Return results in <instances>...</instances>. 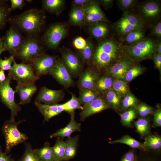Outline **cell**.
<instances>
[{
    "label": "cell",
    "mask_w": 161,
    "mask_h": 161,
    "mask_svg": "<svg viewBox=\"0 0 161 161\" xmlns=\"http://www.w3.org/2000/svg\"><path fill=\"white\" fill-rule=\"evenodd\" d=\"M45 18L42 10L32 8L15 18L13 26L30 35H34L40 32L44 25Z\"/></svg>",
    "instance_id": "6da1fadb"
},
{
    "label": "cell",
    "mask_w": 161,
    "mask_h": 161,
    "mask_svg": "<svg viewBox=\"0 0 161 161\" xmlns=\"http://www.w3.org/2000/svg\"><path fill=\"white\" fill-rule=\"evenodd\" d=\"M121 47L113 39L103 41L95 49L91 59L92 64L100 68L108 66L117 57L121 49Z\"/></svg>",
    "instance_id": "7a4b0ae2"
},
{
    "label": "cell",
    "mask_w": 161,
    "mask_h": 161,
    "mask_svg": "<svg viewBox=\"0 0 161 161\" xmlns=\"http://www.w3.org/2000/svg\"><path fill=\"white\" fill-rule=\"evenodd\" d=\"M25 121V120H22L16 122L10 120L4 123L2 130L5 138L6 149L4 153L6 154H8L14 147L25 143L28 139L27 135L21 133L18 128L19 124Z\"/></svg>",
    "instance_id": "3957f363"
},
{
    "label": "cell",
    "mask_w": 161,
    "mask_h": 161,
    "mask_svg": "<svg viewBox=\"0 0 161 161\" xmlns=\"http://www.w3.org/2000/svg\"><path fill=\"white\" fill-rule=\"evenodd\" d=\"M145 25V21L142 18L129 11L124 12L114 24V28L119 34L124 36L132 31L144 29Z\"/></svg>",
    "instance_id": "277c9868"
},
{
    "label": "cell",
    "mask_w": 161,
    "mask_h": 161,
    "mask_svg": "<svg viewBox=\"0 0 161 161\" xmlns=\"http://www.w3.org/2000/svg\"><path fill=\"white\" fill-rule=\"evenodd\" d=\"M13 63L8 74L12 80H16L18 84L35 83L39 78L36 75L31 64H17L15 60Z\"/></svg>",
    "instance_id": "5b68a950"
},
{
    "label": "cell",
    "mask_w": 161,
    "mask_h": 161,
    "mask_svg": "<svg viewBox=\"0 0 161 161\" xmlns=\"http://www.w3.org/2000/svg\"><path fill=\"white\" fill-rule=\"evenodd\" d=\"M156 42L150 38H144L132 45L127 46L125 50L127 54L135 59L141 60L151 57L156 51Z\"/></svg>",
    "instance_id": "8992f818"
},
{
    "label": "cell",
    "mask_w": 161,
    "mask_h": 161,
    "mask_svg": "<svg viewBox=\"0 0 161 161\" xmlns=\"http://www.w3.org/2000/svg\"><path fill=\"white\" fill-rule=\"evenodd\" d=\"M11 80V77L8 74L4 82L0 83V96L2 102L11 110L10 120L14 121L15 117L21 109L20 105L16 103L14 96L16 92L10 85Z\"/></svg>",
    "instance_id": "52a82bcc"
},
{
    "label": "cell",
    "mask_w": 161,
    "mask_h": 161,
    "mask_svg": "<svg viewBox=\"0 0 161 161\" xmlns=\"http://www.w3.org/2000/svg\"><path fill=\"white\" fill-rule=\"evenodd\" d=\"M42 48L39 41L34 38L24 40L16 57L24 62L31 64L38 56L43 53Z\"/></svg>",
    "instance_id": "ba28073f"
},
{
    "label": "cell",
    "mask_w": 161,
    "mask_h": 161,
    "mask_svg": "<svg viewBox=\"0 0 161 161\" xmlns=\"http://www.w3.org/2000/svg\"><path fill=\"white\" fill-rule=\"evenodd\" d=\"M68 29V25L66 23H57L52 24L44 35V43L51 48L56 49L67 35Z\"/></svg>",
    "instance_id": "9c48e42d"
},
{
    "label": "cell",
    "mask_w": 161,
    "mask_h": 161,
    "mask_svg": "<svg viewBox=\"0 0 161 161\" xmlns=\"http://www.w3.org/2000/svg\"><path fill=\"white\" fill-rule=\"evenodd\" d=\"M61 60L72 77H76L82 72V62L79 56L69 49H62Z\"/></svg>",
    "instance_id": "30bf717a"
},
{
    "label": "cell",
    "mask_w": 161,
    "mask_h": 161,
    "mask_svg": "<svg viewBox=\"0 0 161 161\" xmlns=\"http://www.w3.org/2000/svg\"><path fill=\"white\" fill-rule=\"evenodd\" d=\"M58 58L54 56L43 53L37 57L31 64L36 75L39 78L49 74Z\"/></svg>",
    "instance_id": "8fae6325"
},
{
    "label": "cell",
    "mask_w": 161,
    "mask_h": 161,
    "mask_svg": "<svg viewBox=\"0 0 161 161\" xmlns=\"http://www.w3.org/2000/svg\"><path fill=\"white\" fill-rule=\"evenodd\" d=\"M4 38L5 51H7L14 57H16L24 40L18 29L14 26L11 27L7 31Z\"/></svg>",
    "instance_id": "7c38bea8"
},
{
    "label": "cell",
    "mask_w": 161,
    "mask_h": 161,
    "mask_svg": "<svg viewBox=\"0 0 161 161\" xmlns=\"http://www.w3.org/2000/svg\"><path fill=\"white\" fill-rule=\"evenodd\" d=\"M49 74L66 88L74 85V82L61 59L58 58Z\"/></svg>",
    "instance_id": "4fadbf2b"
},
{
    "label": "cell",
    "mask_w": 161,
    "mask_h": 161,
    "mask_svg": "<svg viewBox=\"0 0 161 161\" xmlns=\"http://www.w3.org/2000/svg\"><path fill=\"white\" fill-rule=\"evenodd\" d=\"M84 9L85 24L90 25L99 22H107L108 21L101 9L98 1L92 0Z\"/></svg>",
    "instance_id": "5bb4252c"
},
{
    "label": "cell",
    "mask_w": 161,
    "mask_h": 161,
    "mask_svg": "<svg viewBox=\"0 0 161 161\" xmlns=\"http://www.w3.org/2000/svg\"><path fill=\"white\" fill-rule=\"evenodd\" d=\"M65 95L62 89L55 90L43 86L39 91L35 102L48 105L55 104L63 100Z\"/></svg>",
    "instance_id": "9a60e30c"
},
{
    "label": "cell",
    "mask_w": 161,
    "mask_h": 161,
    "mask_svg": "<svg viewBox=\"0 0 161 161\" xmlns=\"http://www.w3.org/2000/svg\"><path fill=\"white\" fill-rule=\"evenodd\" d=\"M79 113L81 121L92 115L100 112L107 109L109 106L105 100L98 97L84 105Z\"/></svg>",
    "instance_id": "2e32d148"
},
{
    "label": "cell",
    "mask_w": 161,
    "mask_h": 161,
    "mask_svg": "<svg viewBox=\"0 0 161 161\" xmlns=\"http://www.w3.org/2000/svg\"><path fill=\"white\" fill-rule=\"evenodd\" d=\"M139 11L141 17L145 21L153 20L157 18L160 14V4L155 1H146L141 4Z\"/></svg>",
    "instance_id": "e0dca14e"
},
{
    "label": "cell",
    "mask_w": 161,
    "mask_h": 161,
    "mask_svg": "<svg viewBox=\"0 0 161 161\" xmlns=\"http://www.w3.org/2000/svg\"><path fill=\"white\" fill-rule=\"evenodd\" d=\"M37 90V87L34 83L18 84L15 87V92L18 93L20 98L19 105L29 103Z\"/></svg>",
    "instance_id": "ac0fdd59"
},
{
    "label": "cell",
    "mask_w": 161,
    "mask_h": 161,
    "mask_svg": "<svg viewBox=\"0 0 161 161\" xmlns=\"http://www.w3.org/2000/svg\"><path fill=\"white\" fill-rule=\"evenodd\" d=\"M35 105L44 117V122H48L52 118L59 115L64 111L63 104H42L35 102Z\"/></svg>",
    "instance_id": "d6986e66"
},
{
    "label": "cell",
    "mask_w": 161,
    "mask_h": 161,
    "mask_svg": "<svg viewBox=\"0 0 161 161\" xmlns=\"http://www.w3.org/2000/svg\"><path fill=\"white\" fill-rule=\"evenodd\" d=\"M70 114L71 119L68 124L64 128L59 129L55 132L51 134L49 136L50 138L58 137L63 139L65 137H71V134L74 132L80 131L81 124L78 123L75 120V112Z\"/></svg>",
    "instance_id": "ffe728a7"
},
{
    "label": "cell",
    "mask_w": 161,
    "mask_h": 161,
    "mask_svg": "<svg viewBox=\"0 0 161 161\" xmlns=\"http://www.w3.org/2000/svg\"><path fill=\"white\" fill-rule=\"evenodd\" d=\"M79 75L78 82V86L79 90L94 89L98 80L92 70L90 68H87L81 72Z\"/></svg>",
    "instance_id": "44dd1931"
},
{
    "label": "cell",
    "mask_w": 161,
    "mask_h": 161,
    "mask_svg": "<svg viewBox=\"0 0 161 161\" xmlns=\"http://www.w3.org/2000/svg\"><path fill=\"white\" fill-rule=\"evenodd\" d=\"M132 63L131 61L129 58H123L112 66L109 69V72L118 79H123L125 78Z\"/></svg>",
    "instance_id": "7402d4cb"
},
{
    "label": "cell",
    "mask_w": 161,
    "mask_h": 161,
    "mask_svg": "<svg viewBox=\"0 0 161 161\" xmlns=\"http://www.w3.org/2000/svg\"><path fill=\"white\" fill-rule=\"evenodd\" d=\"M101 22L89 25L88 31L94 38L99 39L106 38L109 33V28L106 23Z\"/></svg>",
    "instance_id": "603a6c76"
},
{
    "label": "cell",
    "mask_w": 161,
    "mask_h": 161,
    "mask_svg": "<svg viewBox=\"0 0 161 161\" xmlns=\"http://www.w3.org/2000/svg\"><path fill=\"white\" fill-rule=\"evenodd\" d=\"M69 21L73 25L82 27L85 24L84 8L72 7L69 13Z\"/></svg>",
    "instance_id": "cb8c5ba5"
},
{
    "label": "cell",
    "mask_w": 161,
    "mask_h": 161,
    "mask_svg": "<svg viewBox=\"0 0 161 161\" xmlns=\"http://www.w3.org/2000/svg\"><path fill=\"white\" fill-rule=\"evenodd\" d=\"M79 136L69 137L66 142V150L64 161H68L73 158L75 156L78 148Z\"/></svg>",
    "instance_id": "d4e9b609"
},
{
    "label": "cell",
    "mask_w": 161,
    "mask_h": 161,
    "mask_svg": "<svg viewBox=\"0 0 161 161\" xmlns=\"http://www.w3.org/2000/svg\"><path fill=\"white\" fill-rule=\"evenodd\" d=\"M42 2L45 10L49 13L58 15L63 10L65 1L63 0H44Z\"/></svg>",
    "instance_id": "484cf974"
},
{
    "label": "cell",
    "mask_w": 161,
    "mask_h": 161,
    "mask_svg": "<svg viewBox=\"0 0 161 161\" xmlns=\"http://www.w3.org/2000/svg\"><path fill=\"white\" fill-rule=\"evenodd\" d=\"M34 150L42 161H55L52 147L49 142L45 143L42 148Z\"/></svg>",
    "instance_id": "4316f807"
},
{
    "label": "cell",
    "mask_w": 161,
    "mask_h": 161,
    "mask_svg": "<svg viewBox=\"0 0 161 161\" xmlns=\"http://www.w3.org/2000/svg\"><path fill=\"white\" fill-rule=\"evenodd\" d=\"M86 41V45L85 48L79 52V55L81 61L85 64L88 63L91 60L95 49L90 38H89Z\"/></svg>",
    "instance_id": "83f0119b"
},
{
    "label": "cell",
    "mask_w": 161,
    "mask_h": 161,
    "mask_svg": "<svg viewBox=\"0 0 161 161\" xmlns=\"http://www.w3.org/2000/svg\"><path fill=\"white\" fill-rule=\"evenodd\" d=\"M66 142L58 137L54 145L52 147L55 161H64L66 150Z\"/></svg>",
    "instance_id": "f1b7e54d"
},
{
    "label": "cell",
    "mask_w": 161,
    "mask_h": 161,
    "mask_svg": "<svg viewBox=\"0 0 161 161\" xmlns=\"http://www.w3.org/2000/svg\"><path fill=\"white\" fill-rule=\"evenodd\" d=\"M109 143L111 144L117 143H123L132 148H138L144 150H147L143 143L138 141L127 135H125L117 140L110 141Z\"/></svg>",
    "instance_id": "f546056e"
},
{
    "label": "cell",
    "mask_w": 161,
    "mask_h": 161,
    "mask_svg": "<svg viewBox=\"0 0 161 161\" xmlns=\"http://www.w3.org/2000/svg\"><path fill=\"white\" fill-rule=\"evenodd\" d=\"M124 36L125 42L129 46L144 39L145 32L144 29L136 30L130 32Z\"/></svg>",
    "instance_id": "4dcf8cb0"
},
{
    "label": "cell",
    "mask_w": 161,
    "mask_h": 161,
    "mask_svg": "<svg viewBox=\"0 0 161 161\" xmlns=\"http://www.w3.org/2000/svg\"><path fill=\"white\" fill-rule=\"evenodd\" d=\"M64 107V111L69 114L75 112V111L78 109H83V107L80 104L79 99L76 95L71 93V98L67 101L62 104Z\"/></svg>",
    "instance_id": "1f68e13d"
},
{
    "label": "cell",
    "mask_w": 161,
    "mask_h": 161,
    "mask_svg": "<svg viewBox=\"0 0 161 161\" xmlns=\"http://www.w3.org/2000/svg\"><path fill=\"white\" fill-rule=\"evenodd\" d=\"M79 91L78 98L81 105H84L98 97L94 89H82Z\"/></svg>",
    "instance_id": "d6a6232c"
},
{
    "label": "cell",
    "mask_w": 161,
    "mask_h": 161,
    "mask_svg": "<svg viewBox=\"0 0 161 161\" xmlns=\"http://www.w3.org/2000/svg\"><path fill=\"white\" fill-rule=\"evenodd\" d=\"M24 144L25 151L17 161H42L37 155L30 143L25 142Z\"/></svg>",
    "instance_id": "836d02e7"
},
{
    "label": "cell",
    "mask_w": 161,
    "mask_h": 161,
    "mask_svg": "<svg viewBox=\"0 0 161 161\" xmlns=\"http://www.w3.org/2000/svg\"><path fill=\"white\" fill-rule=\"evenodd\" d=\"M147 150H158L161 146V138L158 136L152 135L146 137L143 143Z\"/></svg>",
    "instance_id": "e575fe53"
},
{
    "label": "cell",
    "mask_w": 161,
    "mask_h": 161,
    "mask_svg": "<svg viewBox=\"0 0 161 161\" xmlns=\"http://www.w3.org/2000/svg\"><path fill=\"white\" fill-rule=\"evenodd\" d=\"M6 2V1L0 0V29L3 27L7 22L10 20L11 11Z\"/></svg>",
    "instance_id": "d590c367"
},
{
    "label": "cell",
    "mask_w": 161,
    "mask_h": 161,
    "mask_svg": "<svg viewBox=\"0 0 161 161\" xmlns=\"http://www.w3.org/2000/svg\"><path fill=\"white\" fill-rule=\"evenodd\" d=\"M134 124L137 131L141 136H145L149 134L150 126L147 119H140L134 122Z\"/></svg>",
    "instance_id": "8d00e7d4"
},
{
    "label": "cell",
    "mask_w": 161,
    "mask_h": 161,
    "mask_svg": "<svg viewBox=\"0 0 161 161\" xmlns=\"http://www.w3.org/2000/svg\"><path fill=\"white\" fill-rule=\"evenodd\" d=\"M113 81L109 77L104 76L98 79L95 87L100 91H104L109 89L112 86Z\"/></svg>",
    "instance_id": "74e56055"
},
{
    "label": "cell",
    "mask_w": 161,
    "mask_h": 161,
    "mask_svg": "<svg viewBox=\"0 0 161 161\" xmlns=\"http://www.w3.org/2000/svg\"><path fill=\"white\" fill-rule=\"evenodd\" d=\"M122 124L124 126L130 127L131 126V122L136 117L135 111L132 109L120 115Z\"/></svg>",
    "instance_id": "f35d334b"
},
{
    "label": "cell",
    "mask_w": 161,
    "mask_h": 161,
    "mask_svg": "<svg viewBox=\"0 0 161 161\" xmlns=\"http://www.w3.org/2000/svg\"><path fill=\"white\" fill-rule=\"evenodd\" d=\"M106 97L108 102L114 108H118L120 104L119 96L113 90H109L106 94Z\"/></svg>",
    "instance_id": "ab89813d"
},
{
    "label": "cell",
    "mask_w": 161,
    "mask_h": 161,
    "mask_svg": "<svg viewBox=\"0 0 161 161\" xmlns=\"http://www.w3.org/2000/svg\"><path fill=\"white\" fill-rule=\"evenodd\" d=\"M138 2L136 0H118L117 4L120 9L125 12L133 8Z\"/></svg>",
    "instance_id": "60d3db41"
},
{
    "label": "cell",
    "mask_w": 161,
    "mask_h": 161,
    "mask_svg": "<svg viewBox=\"0 0 161 161\" xmlns=\"http://www.w3.org/2000/svg\"><path fill=\"white\" fill-rule=\"evenodd\" d=\"M143 68L139 66H136L127 71L125 77L126 80L129 81L143 73Z\"/></svg>",
    "instance_id": "b9f144b4"
},
{
    "label": "cell",
    "mask_w": 161,
    "mask_h": 161,
    "mask_svg": "<svg viewBox=\"0 0 161 161\" xmlns=\"http://www.w3.org/2000/svg\"><path fill=\"white\" fill-rule=\"evenodd\" d=\"M112 86L114 89L119 94L124 95L128 91L126 83L120 80H115L113 82Z\"/></svg>",
    "instance_id": "7bdbcfd3"
},
{
    "label": "cell",
    "mask_w": 161,
    "mask_h": 161,
    "mask_svg": "<svg viewBox=\"0 0 161 161\" xmlns=\"http://www.w3.org/2000/svg\"><path fill=\"white\" fill-rule=\"evenodd\" d=\"M137 103L136 98L131 94L127 95L123 99V105L124 108H127L135 105Z\"/></svg>",
    "instance_id": "ee69618b"
},
{
    "label": "cell",
    "mask_w": 161,
    "mask_h": 161,
    "mask_svg": "<svg viewBox=\"0 0 161 161\" xmlns=\"http://www.w3.org/2000/svg\"><path fill=\"white\" fill-rule=\"evenodd\" d=\"M14 57L11 55L4 60H0V69L3 70H9L12 67V64L14 60Z\"/></svg>",
    "instance_id": "f6af8a7d"
},
{
    "label": "cell",
    "mask_w": 161,
    "mask_h": 161,
    "mask_svg": "<svg viewBox=\"0 0 161 161\" xmlns=\"http://www.w3.org/2000/svg\"><path fill=\"white\" fill-rule=\"evenodd\" d=\"M137 109L140 116L144 117L151 114L152 108L150 106L144 104H141L137 107Z\"/></svg>",
    "instance_id": "bcb514c9"
},
{
    "label": "cell",
    "mask_w": 161,
    "mask_h": 161,
    "mask_svg": "<svg viewBox=\"0 0 161 161\" xmlns=\"http://www.w3.org/2000/svg\"><path fill=\"white\" fill-rule=\"evenodd\" d=\"M73 45L74 47L79 50L84 49L86 45V41L81 36H78L73 41Z\"/></svg>",
    "instance_id": "7dc6e473"
},
{
    "label": "cell",
    "mask_w": 161,
    "mask_h": 161,
    "mask_svg": "<svg viewBox=\"0 0 161 161\" xmlns=\"http://www.w3.org/2000/svg\"><path fill=\"white\" fill-rule=\"evenodd\" d=\"M11 6L10 7V11L17 9H21L26 5L25 3L23 0H10Z\"/></svg>",
    "instance_id": "c3c4849f"
},
{
    "label": "cell",
    "mask_w": 161,
    "mask_h": 161,
    "mask_svg": "<svg viewBox=\"0 0 161 161\" xmlns=\"http://www.w3.org/2000/svg\"><path fill=\"white\" fill-rule=\"evenodd\" d=\"M151 33L153 35L156 37L160 38L161 37V22L159 21L155 23L153 26Z\"/></svg>",
    "instance_id": "681fc988"
},
{
    "label": "cell",
    "mask_w": 161,
    "mask_h": 161,
    "mask_svg": "<svg viewBox=\"0 0 161 161\" xmlns=\"http://www.w3.org/2000/svg\"><path fill=\"white\" fill-rule=\"evenodd\" d=\"M91 0H74L72 2V7L85 8L92 1Z\"/></svg>",
    "instance_id": "f907efd6"
},
{
    "label": "cell",
    "mask_w": 161,
    "mask_h": 161,
    "mask_svg": "<svg viewBox=\"0 0 161 161\" xmlns=\"http://www.w3.org/2000/svg\"><path fill=\"white\" fill-rule=\"evenodd\" d=\"M154 124L155 126H161V110L160 108L157 110L154 114Z\"/></svg>",
    "instance_id": "816d5d0a"
},
{
    "label": "cell",
    "mask_w": 161,
    "mask_h": 161,
    "mask_svg": "<svg viewBox=\"0 0 161 161\" xmlns=\"http://www.w3.org/2000/svg\"><path fill=\"white\" fill-rule=\"evenodd\" d=\"M121 161H136V158L134 151H130L123 157Z\"/></svg>",
    "instance_id": "f5cc1de1"
},
{
    "label": "cell",
    "mask_w": 161,
    "mask_h": 161,
    "mask_svg": "<svg viewBox=\"0 0 161 161\" xmlns=\"http://www.w3.org/2000/svg\"><path fill=\"white\" fill-rule=\"evenodd\" d=\"M0 161H16L12 158L10 155L7 154L2 152L1 146L0 147Z\"/></svg>",
    "instance_id": "db71d44e"
},
{
    "label": "cell",
    "mask_w": 161,
    "mask_h": 161,
    "mask_svg": "<svg viewBox=\"0 0 161 161\" xmlns=\"http://www.w3.org/2000/svg\"><path fill=\"white\" fill-rule=\"evenodd\" d=\"M154 59L156 66L160 69L161 68V54L157 53L154 56Z\"/></svg>",
    "instance_id": "11a10c76"
},
{
    "label": "cell",
    "mask_w": 161,
    "mask_h": 161,
    "mask_svg": "<svg viewBox=\"0 0 161 161\" xmlns=\"http://www.w3.org/2000/svg\"><path fill=\"white\" fill-rule=\"evenodd\" d=\"M99 1L104 7L106 10L111 8L112 5L113 0H101Z\"/></svg>",
    "instance_id": "9f6ffc18"
},
{
    "label": "cell",
    "mask_w": 161,
    "mask_h": 161,
    "mask_svg": "<svg viewBox=\"0 0 161 161\" xmlns=\"http://www.w3.org/2000/svg\"><path fill=\"white\" fill-rule=\"evenodd\" d=\"M4 37L0 38V56L3 52L5 51L4 47Z\"/></svg>",
    "instance_id": "6f0895ef"
},
{
    "label": "cell",
    "mask_w": 161,
    "mask_h": 161,
    "mask_svg": "<svg viewBox=\"0 0 161 161\" xmlns=\"http://www.w3.org/2000/svg\"><path fill=\"white\" fill-rule=\"evenodd\" d=\"M6 78L4 70L0 69V83H3Z\"/></svg>",
    "instance_id": "680465c9"
},
{
    "label": "cell",
    "mask_w": 161,
    "mask_h": 161,
    "mask_svg": "<svg viewBox=\"0 0 161 161\" xmlns=\"http://www.w3.org/2000/svg\"><path fill=\"white\" fill-rule=\"evenodd\" d=\"M156 51H157V53L161 54V42L160 41L156 42Z\"/></svg>",
    "instance_id": "91938a15"
}]
</instances>
